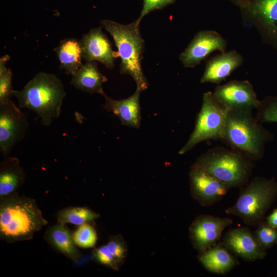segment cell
<instances>
[{
	"label": "cell",
	"mask_w": 277,
	"mask_h": 277,
	"mask_svg": "<svg viewBox=\"0 0 277 277\" xmlns=\"http://www.w3.org/2000/svg\"><path fill=\"white\" fill-rule=\"evenodd\" d=\"M100 215L86 207H69L60 210L56 214L57 223L80 226L94 221Z\"/></svg>",
	"instance_id": "obj_23"
},
{
	"label": "cell",
	"mask_w": 277,
	"mask_h": 277,
	"mask_svg": "<svg viewBox=\"0 0 277 277\" xmlns=\"http://www.w3.org/2000/svg\"><path fill=\"white\" fill-rule=\"evenodd\" d=\"M105 29L112 36L120 57V73L130 75L134 80L136 88L142 91L147 89L148 83L141 65L144 49L138 24L136 20L123 25L111 20L101 22Z\"/></svg>",
	"instance_id": "obj_3"
},
{
	"label": "cell",
	"mask_w": 277,
	"mask_h": 277,
	"mask_svg": "<svg viewBox=\"0 0 277 277\" xmlns=\"http://www.w3.org/2000/svg\"><path fill=\"white\" fill-rule=\"evenodd\" d=\"M266 222L271 226L277 228V208L266 217Z\"/></svg>",
	"instance_id": "obj_31"
},
{
	"label": "cell",
	"mask_w": 277,
	"mask_h": 277,
	"mask_svg": "<svg viewBox=\"0 0 277 277\" xmlns=\"http://www.w3.org/2000/svg\"><path fill=\"white\" fill-rule=\"evenodd\" d=\"M199 259L207 270L220 274L229 271L237 262L229 251L221 244L199 253Z\"/></svg>",
	"instance_id": "obj_21"
},
{
	"label": "cell",
	"mask_w": 277,
	"mask_h": 277,
	"mask_svg": "<svg viewBox=\"0 0 277 277\" xmlns=\"http://www.w3.org/2000/svg\"><path fill=\"white\" fill-rule=\"evenodd\" d=\"M227 112L215 99L211 91L204 93L194 129L179 153L183 154L204 141L222 139Z\"/></svg>",
	"instance_id": "obj_7"
},
{
	"label": "cell",
	"mask_w": 277,
	"mask_h": 277,
	"mask_svg": "<svg viewBox=\"0 0 277 277\" xmlns=\"http://www.w3.org/2000/svg\"><path fill=\"white\" fill-rule=\"evenodd\" d=\"M72 237L76 245L82 248L93 247L97 239L95 229L89 223L79 226Z\"/></svg>",
	"instance_id": "obj_25"
},
{
	"label": "cell",
	"mask_w": 277,
	"mask_h": 277,
	"mask_svg": "<svg viewBox=\"0 0 277 277\" xmlns=\"http://www.w3.org/2000/svg\"><path fill=\"white\" fill-rule=\"evenodd\" d=\"M142 91L136 88L130 96L119 100L113 99L104 93L102 95L105 100L103 107L118 117L122 125L138 128L141 119L140 96Z\"/></svg>",
	"instance_id": "obj_17"
},
{
	"label": "cell",
	"mask_w": 277,
	"mask_h": 277,
	"mask_svg": "<svg viewBox=\"0 0 277 277\" xmlns=\"http://www.w3.org/2000/svg\"><path fill=\"white\" fill-rule=\"evenodd\" d=\"M221 244L243 260L254 261L266 255V250L257 241L254 233L247 227H236L228 231Z\"/></svg>",
	"instance_id": "obj_14"
},
{
	"label": "cell",
	"mask_w": 277,
	"mask_h": 277,
	"mask_svg": "<svg viewBox=\"0 0 277 277\" xmlns=\"http://www.w3.org/2000/svg\"><path fill=\"white\" fill-rule=\"evenodd\" d=\"M233 223L229 218L200 215L191 224L189 237L194 248L202 253L215 245L223 230Z\"/></svg>",
	"instance_id": "obj_11"
},
{
	"label": "cell",
	"mask_w": 277,
	"mask_h": 277,
	"mask_svg": "<svg viewBox=\"0 0 277 277\" xmlns=\"http://www.w3.org/2000/svg\"><path fill=\"white\" fill-rule=\"evenodd\" d=\"M243 56L235 50L224 52L208 60L201 83L220 84L243 63Z\"/></svg>",
	"instance_id": "obj_16"
},
{
	"label": "cell",
	"mask_w": 277,
	"mask_h": 277,
	"mask_svg": "<svg viewBox=\"0 0 277 277\" xmlns=\"http://www.w3.org/2000/svg\"><path fill=\"white\" fill-rule=\"evenodd\" d=\"M48 224L34 199L17 193L1 199V240L8 243L30 240Z\"/></svg>",
	"instance_id": "obj_1"
},
{
	"label": "cell",
	"mask_w": 277,
	"mask_h": 277,
	"mask_svg": "<svg viewBox=\"0 0 277 277\" xmlns=\"http://www.w3.org/2000/svg\"><path fill=\"white\" fill-rule=\"evenodd\" d=\"M28 127V120L11 100L0 105V151L6 157L22 141Z\"/></svg>",
	"instance_id": "obj_9"
},
{
	"label": "cell",
	"mask_w": 277,
	"mask_h": 277,
	"mask_svg": "<svg viewBox=\"0 0 277 277\" xmlns=\"http://www.w3.org/2000/svg\"><path fill=\"white\" fill-rule=\"evenodd\" d=\"M227 42L224 37L214 31L199 32L179 57L184 67L193 68L215 51H225Z\"/></svg>",
	"instance_id": "obj_12"
},
{
	"label": "cell",
	"mask_w": 277,
	"mask_h": 277,
	"mask_svg": "<svg viewBox=\"0 0 277 277\" xmlns=\"http://www.w3.org/2000/svg\"><path fill=\"white\" fill-rule=\"evenodd\" d=\"M277 196V182L274 178L256 177L240 192L236 202L225 210L236 215L247 225L258 226Z\"/></svg>",
	"instance_id": "obj_6"
},
{
	"label": "cell",
	"mask_w": 277,
	"mask_h": 277,
	"mask_svg": "<svg viewBox=\"0 0 277 277\" xmlns=\"http://www.w3.org/2000/svg\"><path fill=\"white\" fill-rule=\"evenodd\" d=\"M240 9L243 19L254 26L263 42L277 48V0H247Z\"/></svg>",
	"instance_id": "obj_8"
},
{
	"label": "cell",
	"mask_w": 277,
	"mask_h": 277,
	"mask_svg": "<svg viewBox=\"0 0 277 277\" xmlns=\"http://www.w3.org/2000/svg\"><path fill=\"white\" fill-rule=\"evenodd\" d=\"M192 197L201 205L210 206L220 201L230 188L194 165L189 172Z\"/></svg>",
	"instance_id": "obj_13"
},
{
	"label": "cell",
	"mask_w": 277,
	"mask_h": 277,
	"mask_svg": "<svg viewBox=\"0 0 277 277\" xmlns=\"http://www.w3.org/2000/svg\"><path fill=\"white\" fill-rule=\"evenodd\" d=\"M60 63L67 74L73 75L82 66L83 51L81 42L74 38L62 41L55 49Z\"/></svg>",
	"instance_id": "obj_22"
},
{
	"label": "cell",
	"mask_w": 277,
	"mask_h": 277,
	"mask_svg": "<svg viewBox=\"0 0 277 277\" xmlns=\"http://www.w3.org/2000/svg\"><path fill=\"white\" fill-rule=\"evenodd\" d=\"M25 177L19 160L15 157L6 156L0 165V199L17 193Z\"/></svg>",
	"instance_id": "obj_18"
},
{
	"label": "cell",
	"mask_w": 277,
	"mask_h": 277,
	"mask_svg": "<svg viewBox=\"0 0 277 277\" xmlns=\"http://www.w3.org/2000/svg\"><path fill=\"white\" fill-rule=\"evenodd\" d=\"M92 256L93 259L97 263L114 270H117L120 267L109 252L106 245L94 249L92 251Z\"/></svg>",
	"instance_id": "obj_29"
},
{
	"label": "cell",
	"mask_w": 277,
	"mask_h": 277,
	"mask_svg": "<svg viewBox=\"0 0 277 277\" xmlns=\"http://www.w3.org/2000/svg\"><path fill=\"white\" fill-rule=\"evenodd\" d=\"M271 138L251 111L228 110L222 139L250 159H260L265 143Z\"/></svg>",
	"instance_id": "obj_4"
},
{
	"label": "cell",
	"mask_w": 277,
	"mask_h": 277,
	"mask_svg": "<svg viewBox=\"0 0 277 277\" xmlns=\"http://www.w3.org/2000/svg\"><path fill=\"white\" fill-rule=\"evenodd\" d=\"M9 58L10 57L6 55L0 59V105L7 103L12 95V73L6 66Z\"/></svg>",
	"instance_id": "obj_24"
},
{
	"label": "cell",
	"mask_w": 277,
	"mask_h": 277,
	"mask_svg": "<svg viewBox=\"0 0 277 277\" xmlns=\"http://www.w3.org/2000/svg\"><path fill=\"white\" fill-rule=\"evenodd\" d=\"M106 245L113 258L120 267L126 259L127 251L123 239L118 235L112 236L109 239Z\"/></svg>",
	"instance_id": "obj_28"
},
{
	"label": "cell",
	"mask_w": 277,
	"mask_h": 277,
	"mask_svg": "<svg viewBox=\"0 0 277 277\" xmlns=\"http://www.w3.org/2000/svg\"><path fill=\"white\" fill-rule=\"evenodd\" d=\"M80 42L83 57L86 62L97 61L107 68H113L117 53L113 51L111 43L101 27L91 29L83 35Z\"/></svg>",
	"instance_id": "obj_15"
},
{
	"label": "cell",
	"mask_w": 277,
	"mask_h": 277,
	"mask_svg": "<svg viewBox=\"0 0 277 277\" xmlns=\"http://www.w3.org/2000/svg\"><path fill=\"white\" fill-rule=\"evenodd\" d=\"M66 92L61 80L54 74L37 73L22 90H13L20 108L35 112L46 126L60 115Z\"/></svg>",
	"instance_id": "obj_2"
},
{
	"label": "cell",
	"mask_w": 277,
	"mask_h": 277,
	"mask_svg": "<svg viewBox=\"0 0 277 277\" xmlns=\"http://www.w3.org/2000/svg\"><path fill=\"white\" fill-rule=\"evenodd\" d=\"M234 5L239 7L240 8L244 6L246 3L247 0H229Z\"/></svg>",
	"instance_id": "obj_32"
},
{
	"label": "cell",
	"mask_w": 277,
	"mask_h": 277,
	"mask_svg": "<svg viewBox=\"0 0 277 277\" xmlns=\"http://www.w3.org/2000/svg\"><path fill=\"white\" fill-rule=\"evenodd\" d=\"M251 160L243 152L215 148L201 155L193 165L231 188L248 183L253 167Z\"/></svg>",
	"instance_id": "obj_5"
},
{
	"label": "cell",
	"mask_w": 277,
	"mask_h": 277,
	"mask_svg": "<svg viewBox=\"0 0 277 277\" xmlns=\"http://www.w3.org/2000/svg\"><path fill=\"white\" fill-rule=\"evenodd\" d=\"M254 235L260 245L267 250L277 244V228L262 221L258 224Z\"/></svg>",
	"instance_id": "obj_26"
},
{
	"label": "cell",
	"mask_w": 277,
	"mask_h": 277,
	"mask_svg": "<svg viewBox=\"0 0 277 277\" xmlns=\"http://www.w3.org/2000/svg\"><path fill=\"white\" fill-rule=\"evenodd\" d=\"M143 6L140 16L136 21L140 24L143 17L149 12L161 9L175 2V0H143Z\"/></svg>",
	"instance_id": "obj_30"
},
{
	"label": "cell",
	"mask_w": 277,
	"mask_h": 277,
	"mask_svg": "<svg viewBox=\"0 0 277 277\" xmlns=\"http://www.w3.org/2000/svg\"><path fill=\"white\" fill-rule=\"evenodd\" d=\"M212 94L227 110L251 111L261 104L252 85L248 81H231L216 87Z\"/></svg>",
	"instance_id": "obj_10"
},
{
	"label": "cell",
	"mask_w": 277,
	"mask_h": 277,
	"mask_svg": "<svg viewBox=\"0 0 277 277\" xmlns=\"http://www.w3.org/2000/svg\"><path fill=\"white\" fill-rule=\"evenodd\" d=\"M258 120L261 122L277 123V96L265 98L259 107Z\"/></svg>",
	"instance_id": "obj_27"
},
{
	"label": "cell",
	"mask_w": 277,
	"mask_h": 277,
	"mask_svg": "<svg viewBox=\"0 0 277 277\" xmlns=\"http://www.w3.org/2000/svg\"><path fill=\"white\" fill-rule=\"evenodd\" d=\"M45 239L55 250L72 261L77 262L81 258L82 254L66 224L57 223L49 227L45 233Z\"/></svg>",
	"instance_id": "obj_19"
},
{
	"label": "cell",
	"mask_w": 277,
	"mask_h": 277,
	"mask_svg": "<svg viewBox=\"0 0 277 277\" xmlns=\"http://www.w3.org/2000/svg\"><path fill=\"white\" fill-rule=\"evenodd\" d=\"M71 83L77 89L89 93L103 95V84L107 81L100 72L95 61L87 62L72 75Z\"/></svg>",
	"instance_id": "obj_20"
}]
</instances>
